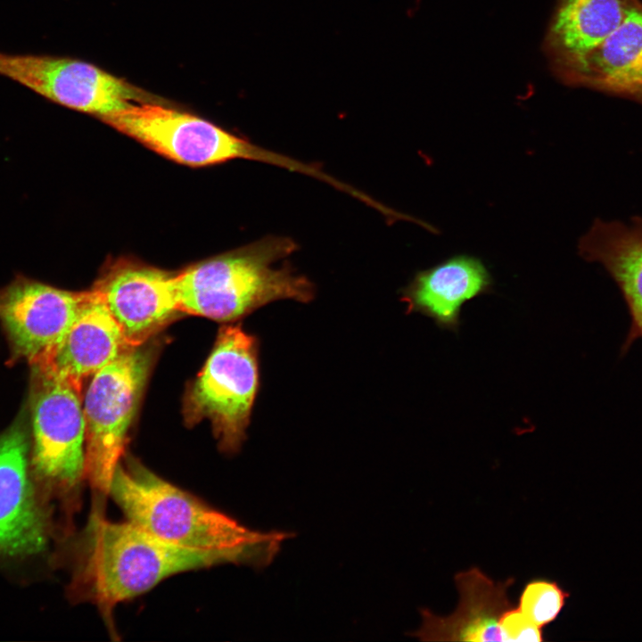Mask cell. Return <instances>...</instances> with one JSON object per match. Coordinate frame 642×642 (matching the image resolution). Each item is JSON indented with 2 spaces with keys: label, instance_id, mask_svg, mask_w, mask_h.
Segmentation results:
<instances>
[{
  "label": "cell",
  "instance_id": "obj_1",
  "mask_svg": "<svg viewBox=\"0 0 642 642\" xmlns=\"http://www.w3.org/2000/svg\"><path fill=\"white\" fill-rule=\"evenodd\" d=\"M72 588L109 616L121 602L176 573L222 564L256 566L254 540L220 550H196L168 543L136 524L107 520L94 507L76 541Z\"/></svg>",
  "mask_w": 642,
  "mask_h": 642
},
{
  "label": "cell",
  "instance_id": "obj_2",
  "mask_svg": "<svg viewBox=\"0 0 642 642\" xmlns=\"http://www.w3.org/2000/svg\"><path fill=\"white\" fill-rule=\"evenodd\" d=\"M297 248L290 237L269 235L173 276L179 312L232 321L278 300L310 301L307 277L288 264L274 267Z\"/></svg>",
  "mask_w": 642,
  "mask_h": 642
},
{
  "label": "cell",
  "instance_id": "obj_3",
  "mask_svg": "<svg viewBox=\"0 0 642 642\" xmlns=\"http://www.w3.org/2000/svg\"><path fill=\"white\" fill-rule=\"evenodd\" d=\"M109 494L128 522L177 546L220 550L262 536L162 479L134 458L119 462Z\"/></svg>",
  "mask_w": 642,
  "mask_h": 642
},
{
  "label": "cell",
  "instance_id": "obj_4",
  "mask_svg": "<svg viewBox=\"0 0 642 642\" xmlns=\"http://www.w3.org/2000/svg\"><path fill=\"white\" fill-rule=\"evenodd\" d=\"M144 102L105 115L102 121L156 152L189 166H205L235 159L265 162L325 180L326 173L278 152L262 148L192 114Z\"/></svg>",
  "mask_w": 642,
  "mask_h": 642
},
{
  "label": "cell",
  "instance_id": "obj_5",
  "mask_svg": "<svg viewBox=\"0 0 642 642\" xmlns=\"http://www.w3.org/2000/svg\"><path fill=\"white\" fill-rule=\"evenodd\" d=\"M259 342L240 325L220 329L185 401V421H210L222 451H237L245 439L259 389Z\"/></svg>",
  "mask_w": 642,
  "mask_h": 642
},
{
  "label": "cell",
  "instance_id": "obj_6",
  "mask_svg": "<svg viewBox=\"0 0 642 642\" xmlns=\"http://www.w3.org/2000/svg\"><path fill=\"white\" fill-rule=\"evenodd\" d=\"M140 346L128 347L96 372L86 392L84 477L103 494H109L152 366L150 349Z\"/></svg>",
  "mask_w": 642,
  "mask_h": 642
},
{
  "label": "cell",
  "instance_id": "obj_7",
  "mask_svg": "<svg viewBox=\"0 0 642 642\" xmlns=\"http://www.w3.org/2000/svg\"><path fill=\"white\" fill-rule=\"evenodd\" d=\"M0 75L49 101L99 119L133 103L162 102L93 64L68 57L0 53Z\"/></svg>",
  "mask_w": 642,
  "mask_h": 642
},
{
  "label": "cell",
  "instance_id": "obj_8",
  "mask_svg": "<svg viewBox=\"0 0 642 642\" xmlns=\"http://www.w3.org/2000/svg\"><path fill=\"white\" fill-rule=\"evenodd\" d=\"M81 388L32 367L33 464L48 486L69 490L84 477L86 427Z\"/></svg>",
  "mask_w": 642,
  "mask_h": 642
},
{
  "label": "cell",
  "instance_id": "obj_9",
  "mask_svg": "<svg viewBox=\"0 0 642 642\" xmlns=\"http://www.w3.org/2000/svg\"><path fill=\"white\" fill-rule=\"evenodd\" d=\"M19 276L0 288V322L12 349L31 365L62 337L90 298Z\"/></svg>",
  "mask_w": 642,
  "mask_h": 642
},
{
  "label": "cell",
  "instance_id": "obj_10",
  "mask_svg": "<svg viewBox=\"0 0 642 642\" xmlns=\"http://www.w3.org/2000/svg\"><path fill=\"white\" fill-rule=\"evenodd\" d=\"M100 295L130 346H140L178 313L173 276L120 261L98 280Z\"/></svg>",
  "mask_w": 642,
  "mask_h": 642
},
{
  "label": "cell",
  "instance_id": "obj_11",
  "mask_svg": "<svg viewBox=\"0 0 642 642\" xmlns=\"http://www.w3.org/2000/svg\"><path fill=\"white\" fill-rule=\"evenodd\" d=\"M514 582V578L495 582L477 567L458 572L455 612L441 617L421 609L422 626L414 636L424 641H506L501 623L514 606L508 597Z\"/></svg>",
  "mask_w": 642,
  "mask_h": 642
},
{
  "label": "cell",
  "instance_id": "obj_12",
  "mask_svg": "<svg viewBox=\"0 0 642 642\" xmlns=\"http://www.w3.org/2000/svg\"><path fill=\"white\" fill-rule=\"evenodd\" d=\"M128 347L131 346L119 325L93 289L70 326L31 366L82 388L86 378L93 376Z\"/></svg>",
  "mask_w": 642,
  "mask_h": 642
},
{
  "label": "cell",
  "instance_id": "obj_13",
  "mask_svg": "<svg viewBox=\"0 0 642 642\" xmlns=\"http://www.w3.org/2000/svg\"><path fill=\"white\" fill-rule=\"evenodd\" d=\"M27 440L13 424L0 434V552L29 554L45 542V521L30 481Z\"/></svg>",
  "mask_w": 642,
  "mask_h": 642
},
{
  "label": "cell",
  "instance_id": "obj_14",
  "mask_svg": "<svg viewBox=\"0 0 642 642\" xmlns=\"http://www.w3.org/2000/svg\"><path fill=\"white\" fill-rule=\"evenodd\" d=\"M554 72L566 85L642 103V3L595 48Z\"/></svg>",
  "mask_w": 642,
  "mask_h": 642
},
{
  "label": "cell",
  "instance_id": "obj_15",
  "mask_svg": "<svg viewBox=\"0 0 642 642\" xmlns=\"http://www.w3.org/2000/svg\"><path fill=\"white\" fill-rule=\"evenodd\" d=\"M492 288L493 279L482 261L460 254L417 272L402 290L401 301L407 314L419 313L440 329L457 333L463 305Z\"/></svg>",
  "mask_w": 642,
  "mask_h": 642
},
{
  "label": "cell",
  "instance_id": "obj_16",
  "mask_svg": "<svg viewBox=\"0 0 642 642\" xmlns=\"http://www.w3.org/2000/svg\"><path fill=\"white\" fill-rule=\"evenodd\" d=\"M640 0H559L544 42L553 70L581 58L607 37Z\"/></svg>",
  "mask_w": 642,
  "mask_h": 642
},
{
  "label": "cell",
  "instance_id": "obj_17",
  "mask_svg": "<svg viewBox=\"0 0 642 642\" xmlns=\"http://www.w3.org/2000/svg\"><path fill=\"white\" fill-rule=\"evenodd\" d=\"M580 254L605 266L620 285L642 334V226L596 221L580 239Z\"/></svg>",
  "mask_w": 642,
  "mask_h": 642
},
{
  "label": "cell",
  "instance_id": "obj_18",
  "mask_svg": "<svg viewBox=\"0 0 642 642\" xmlns=\"http://www.w3.org/2000/svg\"><path fill=\"white\" fill-rule=\"evenodd\" d=\"M568 597L569 593L557 582L536 579L524 586L517 607L531 622L542 629L558 616Z\"/></svg>",
  "mask_w": 642,
  "mask_h": 642
}]
</instances>
